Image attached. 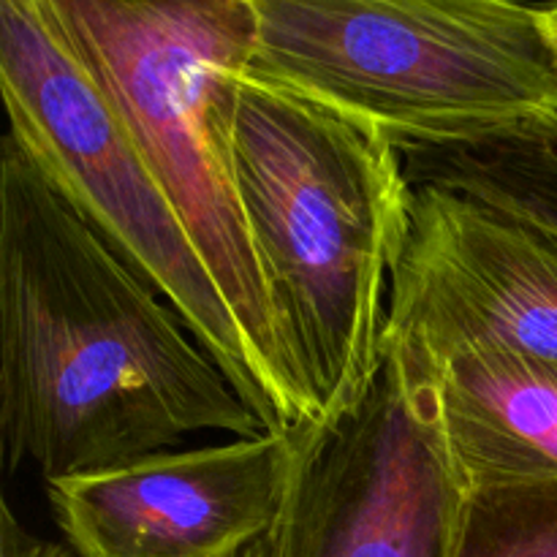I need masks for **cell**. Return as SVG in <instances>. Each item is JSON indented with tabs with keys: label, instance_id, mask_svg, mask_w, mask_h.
I'll use <instances>...</instances> for the list:
<instances>
[{
	"label": "cell",
	"instance_id": "1",
	"mask_svg": "<svg viewBox=\"0 0 557 557\" xmlns=\"http://www.w3.org/2000/svg\"><path fill=\"white\" fill-rule=\"evenodd\" d=\"M270 433L172 305L38 172L0 152L3 466L109 471L188 433Z\"/></svg>",
	"mask_w": 557,
	"mask_h": 557
},
{
	"label": "cell",
	"instance_id": "4",
	"mask_svg": "<svg viewBox=\"0 0 557 557\" xmlns=\"http://www.w3.org/2000/svg\"><path fill=\"white\" fill-rule=\"evenodd\" d=\"M166 199L253 351L277 430L321 424L283 346L228 152L256 44L250 0H41Z\"/></svg>",
	"mask_w": 557,
	"mask_h": 557
},
{
	"label": "cell",
	"instance_id": "5",
	"mask_svg": "<svg viewBox=\"0 0 557 557\" xmlns=\"http://www.w3.org/2000/svg\"><path fill=\"white\" fill-rule=\"evenodd\" d=\"M0 90L9 134L207 348L270 433H281L253 351L117 114L41 0H0Z\"/></svg>",
	"mask_w": 557,
	"mask_h": 557
},
{
	"label": "cell",
	"instance_id": "14",
	"mask_svg": "<svg viewBox=\"0 0 557 557\" xmlns=\"http://www.w3.org/2000/svg\"><path fill=\"white\" fill-rule=\"evenodd\" d=\"M542 9H544V20H547L549 41H553L555 65H557V0H553V3H547V5H542Z\"/></svg>",
	"mask_w": 557,
	"mask_h": 557
},
{
	"label": "cell",
	"instance_id": "8",
	"mask_svg": "<svg viewBox=\"0 0 557 557\" xmlns=\"http://www.w3.org/2000/svg\"><path fill=\"white\" fill-rule=\"evenodd\" d=\"M386 335L424 357L490 346L557 362V239L433 185H411Z\"/></svg>",
	"mask_w": 557,
	"mask_h": 557
},
{
	"label": "cell",
	"instance_id": "2",
	"mask_svg": "<svg viewBox=\"0 0 557 557\" xmlns=\"http://www.w3.org/2000/svg\"><path fill=\"white\" fill-rule=\"evenodd\" d=\"M228 152L283 346L321 424L337 422L364 400L384 359L386 288L411 232L400 150L243 76Z\"/></svg>",
	"mask_w": 557,
	"mask_h": 557
},
{
	"label": "cell",
	"instance_id": "6",
	"mask_svg": "<svg viewBox=\"0 0 557 557\" xmlns=\"http://www.w3.org/2000/svg\"><path fill=\"white\" fill-rule=\"evenodd\" d=\"M462 504L422 357L384 332L364 400L310 430L275 557H451Z\"/></svg>",
	"mask_w": 557,
	"mask_h": 557
},
{
	"label": "cell",
	"instance_id": "7",
	"mask_svg": "<svg viewBox=\"0 0 557 557\" xmlns=\"http://www.w3.org/2000/svg\"><path fill=\"white\" fill-rule=\"evenodd\" d=\"M313 428L58 479L49 504L79 557H226L275 531Z\"/></svg>",
	"mask_w": 557,
	"mask_h": 557
},
{
	"label": "cell",
	"instance_id": "11",
	"mask_svg": "<svg viewBox=\"0 0 557 557\" xmlns=\"http://www.w3.org/2000/svg\"><path fill=\"white\" fill-rule=\"evenodd\" d=\"M451 557H557V482L466 490Z\"/></svg>",
	"mask_w": 557,
	"mask_h": 557
},
{
	"label": "cell",
	"instance_id": "9",
	"mask_svg": "<svg viewBox=\"0 0 557 557\" xmlns=\"http://www.w3.org/2000/svg\"><path fill=\"white\" fill-rule=\"evenodd\" d=\"M417 354L462 487L557 482L555 359L490 346L457 348L435 359Z\"/></svg>",
	"mask_w": 557,
	"mask_h": 557
},
{
	"label": "cell",
	"instance_id": "10",
	"mask_svg": "<svg viewBox=\"0 0 557 557\" xmlns=\"http://www.w3.org/2000/svg\"><path fill=\"white\" fill-rule=\"evenodd\" d=\"M411 185H433L525 221L557 239V141L544 136L406 150Z\"/></svg>",
	"mask_w": 557,
	"mask_h": 557
},
{
	"label": "cell",
	"instance_id": "12",
	"mask_svg": "<svg viewBox=\"0 0 557 557\" xmlns=\"http://www.w3.org/2000/svg\"><path fill=\"white\" fill-rule=\"evenodd\" d=\"M0 557H79L74 549L63 544L47 542V539L33 536L30 531L22 528L16 520L14 509L9 500L0 506Z\"/></svg>",
	"mask_w": 557,
	"mask_h": 557
},
{
	"label": "cell",
	"instance_id": "3",
	"mask_svg": "<svg viewBox=\"0 0 557 557\" xmlns=\"http://www.w3.org/2000/svg\"><path fill=\"white\" fill-rule=\"evenodd\" d=\"M245 76L319 103L400 152L557 141V65L522 0H250Z\"/></svg>",
	"mask_w": 557,
	"mask_h": 557
},
{
	"label": "cell",
	"instance_id": "13",
	"mask_svg": "<svg viewBox=\"0 0 557 557\" xmlns=\"http://www.w3.org/2000/svg\"><path fill=\"white\" fill-rule=\"evenodd\" d=\"M226 557H275V539H272V533H270V536L259 539V542L248 544V547L237 549V553H232Z\"/></svg>",
	"mask_w": 557,
	"mask_h": 557
}]
</instances>
